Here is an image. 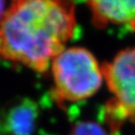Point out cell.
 Here are the masks:
<instances>
[{
    "label": "cell",
    "mask_w": 135,
    "mask_h": 135,
    "mask_svg": "<svg viewBox=\"0 0 135 135\" xmlns=\"http://www.w3.org/2000/svg\"><path fill=\"white\" fill-rule=\"evenodd\" d=\"M70 135H107L101 126L94 122H82L70 133Z\"/></svg>",
    "instance_id": "5"
},
{
    "label": "cell",
    "mask_w": 135,
    "mask_h": 135,
    "mask_svg": "<svg viewBox=\"0 0 135 135\" xmlns=\"http://www.w3.org/2000/svg\"><path fill=\"white\" fill-rule=\"evenodd\" d=\"M94 25L123 26L135 33V0H85Z\"/></svg>",
    "instance_id": "4"
},
{
    "label": "cell",
    "mask_w": 135,
    "mask_h": 135,
    "mask_svg": "<svg viewBox=\"0 0 135 135\" xmlns=\"http://www.w3.org/2000/svg\"><path fill=\"white\" fill-rule=\"evenodd\" d=\"M103 78L111 93L106 116L112 126L135 123V46L119 51L102 65Z\"/></svg>",
    "instance_id": "3"
},
{
    "label": "cell",
    "mask_w": 135,
    "mask_h": 135,
    "mask_svg": "<svg viewBox=\"0 0 135 135\" xmlns=\"http://www.w3.org/2000/svg\"><path fill=\"white\" fill-rule=\"evenodd\" d=\"M52 94L63 103L84 101L98 92L104 81L102 65L84 47H66L50 66Z\"/></svg>",
    "instance_id": "2"
},
{
    "label": "cell",
    "mask_w": 135,
    "mask_h": 135,
    "mask_svg": "<svg viewBox=\"0 0 135 135\" xmlns=\"http://www.w3.org/2000/svg\"><path fill=\"white\" fill-rule=\"evenodd\" d=\"M76 28L75 0H11L0 15V58L47 72Z\"/></svg>",
    "instance_id": "1"
}]
</instances>
